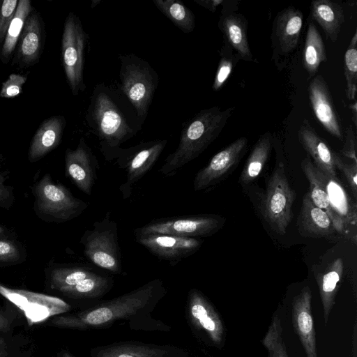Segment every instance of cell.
Segmentation results:
<instances>
[{"label": "cell", "mask_w": 357, "mask_h": 357, "mask_svg": "<svg viewBox=\"0 0 357 357\" xmlns=\"http://www.w3.org/2000/svg\"><path fill=\"white\" fill-rule=\"evenodd\" d=\"M166 293L162 280L157 278L82 311L57 316L52 322L65 328L91 330L108 328L118 321H126L134 330L169 331V326L151 316Z\"/></svg>", "instance_id": "1"}, {"label": "cell", "mask_w": 357, "mask_h": 357, "mask_svg": "<svg viewBox=\"0 0 357 357\" xmlns=\"http://www.w3.org/2000/svg\"><path fill=\"white\" fill-rule=\"evenodd\" d=\"M116 92L103 84L96 86L91 93L86 121L98 137L100 150L107 160L117 157L120 146L141 128L137 118L131 119Z\"/></svg>", "instance_id": "2"}, {"label": "cell", "mask_w": 357, "mask_h": 357, "mask_svg": "<svg viewBox=\"0 0 357 357\" xmlns=\"http://www.w3.org/2000/svg\"><path fill=\"white\" fill-rule=\"evenodd\" d=\"M234 110V107L222 110L213 106L190 119L183 127L177 148L166 158L160 173L171 176L197 158L219 136Z\"/></svg>", "instance_id": "3"}, {"label": "cell", "mask_w": 357, "mask_h": 357, "mask_svg": "<svg viewBox=\"0 0 357 357\" xmlns=\"http://www.w3.org/2000/svg\"><path fill=\"white\" fill-rule=\"evenodd\" d=\"M119 58L120 89L142 124L159 84V76L147 61L133 53L120 54Z\"/></svg>", "instance_id": "4"}, {"label": "cell", "mask_w": 357, "mask_h": 357, "mask_svg": "<svg viewBox=\"0 0 357 357\" xmlns=\"http://www.w3.org/2000/svg\"><path fill=\"white\" fill-rule=\"evenodd\" d=\"M34 211L47 222H64L80 215L89 204L73 196L63 184L55 183L45 174L32 187Z\"/></svg>", "instance_id": "5"}, {"label": "cell", "mask_w": 357, "mask_h": 357, "mask_svg": "<svg viewBox=\"0 0 357 357\" xmlns=\"http://www.w3.org/2000/svg\"><path fill=\"white\" fill-rule=\"evenodd\" d=\"M85 257L96 266L113 274H121L122 258L118 242L116 222L107 211L93 228L86 229L81 237Z\"/></svg>", "instance_id": "6"}, {"label": "cell", "mask_w": 357, "mask_h": 357, "mask_svg": "<svg viewBox=\"0 0 357 357\" xmlns=\"http://www.w3.org/2000/svg\"><path fill=\"white\" fill-rule=\"evenodd\" d=\"M89 36L78 16L70 12L65 20L61 38V61L72 93L77 96L86 89L84 68Z\"/></svg>", "instance_id": "7"}, {"label": "cell", "mask_w": 357, "mask_h": 357, "mask_svg": "<svg viewBox=\"0 0 357 357\" xmlns=\"http://www.w3.org/2000/svg\"><path fill=\"white\" fill-rule=\"evenodd\" d=\"M296 197L287 178L284 164L280 162L266 185L261 211L271 229L283 235L293 218L292 206Z\"/></svg>", "instance_id": "8"}, {"label": "cell", "mask_w": 357, "mask_h": 357, "mask_svg": "<svg viewBox=\"0 0 357 357\" xmlns=\"http://www.w3.org/2000/svg\"><path fill=\"white\" fill-rule=\"evenodd\" d=\"M225 220L215 215H181L155 219L134 230L135 236L166 234L185 238L209 236L218 231Z\"/></svg>", "instance_id": "9"}, {"label": "cell", "mask_w": 357, "mask_h": 357, "mask_svg": "<svg viewBox=\"0 0 357 357\" xmlns=\"http://www.w3.org/2000/svg\"><path fill=\"white\" fill-rule=\"evenodd\" d=\"M167 143V139L152 140L120 150L117 161L126 170V180L119 187L123 199L130 197L132 186L153 167Z\"/></svg>", "instance_id": "10"}, {"label": "cell", "mask_w": 357, "mask_h": 357, "mask_svg": "<svg viewBox=\"0 0 357 357\" xmlns=\"http://www.w3.org/2000/svg\"><path fill=\"white\" fill-rule=\"evenodd\" d=\"M0 294L24 312L30 326L70 310V305L59 298L10 289L1 284Z\"/></svg>", "instance_id": "11"}, {"label": "cell", "mask_w": 357, "mask_h": 357, "mask_svg": "<svg viewBox=\"0 0 357 357\" xmlns=\"http://www.w3.org/2000/svg\"><path fill=\"white\" fill-rule=\"evenodd\" d=\"M248 140L241 137L214 155L208 164L195 175V191L208 189L229 174L238 165L248 149Z\"/></svg>", "instance_id": "12"}, {"label": "cell", "mask_w": 357, "mask_h": 357, "mask_svg": "<svg viewBox=\"0 0 357 357\" xmlns=\"http://www.w3.org/2000/svg\"><path fill=\"white\" fill-rule=\"evenodd\" d=\"M186 314L193 328L202 332L215 345H220L225 331L223 322L211 303L199 290L189 291L187 299Z\"/></svg>", "instance_id": "13"}, {"label": "cell", "mask_w": 357, "mask_h": 357, "mask_svg": "<svg viewBox=\"0 0 357 357\" xmlns=\"http://www.w3.org/2000/svg\"><path fill=\"white\" fill-rule=\"evenodd\" d=\"M64 159L66 176L82 192L91 195L97 178L98 161L83 137L75 149L66 150Z\"/></svg>", "instance_id": "14"}, {"label": "cell", "mask_w": 357, "mask_h": 357, "mask_svg": "<svg viewBox=\"0 0 357 357\" xmlns=\"http://www.w3.org/2000/svg\"><path fill=\"white\" fill-rule=\"evenodd\" d=\"M136 241L158 258L175 265L197 252L202 241L166 234L135 236Z\"/></svg>", "instance_id": "15"}, {"label": "cell", "mask_w": 357, "mask_h": 357, "mask_svg": "<svg viewBox=\"0 0 357 357\" xmlns=\"http://www.w3.org/2000/svg\"><path fill=\"white\" fill-rule=\"evenodd\" d=\"M237 1H225L218 23L219 29L226 41L241 60L254 61L253 54L248 38V20L237 12Z\"/></svg>", "instance_id": "16"}, {"label": "cell", "mask_w": 357, "mask_h": 357, "mask_svg": "<svg viewBox=\"0 0 357 357\" xmlns=\"http://www.w3.org/2000/svg\"><path fill=\"white\" fill-rule=\"evenodd\" d=\"M303 22V13L292 6L278 13L271 33L274 56H287L296 49Z\"/></svg>", "instance_id": "17"}, {"label": "cell", "mask_w": 357, "mask_h": 357, "mask_svg": "<svg viewBox=\"0 0 357 357\" xmlns=\"http://www.w3.org/2000/svg\"><path fill=\"white\" fill-rule=\"evenodd\" d=\"M307 91L310 102L317 120L328 132L342 140V128L326 80L321 75L314 76L309 83Z\"/></svg>", "instance_id": "18"}, {"label": "cell", "mask_w": 357, "mask_h": 357, "mask_svg": "<svg viewBox=\"0 0 357 357\" xmlns=\"http://www.w3.org/2000/svg\"><path fill=\"white\" fill-rule=\"evenodd\" d=\"M91 357H188V352L173 345L119 342L92 348Z\"/></svg>", "instance_id": "19"}, {"label": "cell", "mask_w": 357, "mask_h": 357, "mask_svg": "<svg viewBox=\"0 0 357 357\" xmlns=\"http://www.w3.org/2000/svg\"><path fill=\"white\" fill-rule=\"evenodd\" d=\"M292 324L306 357H318L312 313V293L307 286L303 287L292 300Z\"/></svg>", "instance_id": "20"}, {"label": "cell", "mask_w": 357, "mask_h": 357, "mask_svg": "<svg viewBox=\"0 0 357 357\" xmlns=\"http://www.w3.org/2000/svg\"><path fill=\"white\" fill-rule=\"evenodd\" d=\"M300 144L313 160L315 167L326 177L337 179L334 164L335 153L316 132L309 121L304 119L298 130Z\"/></svg>", "instance_id": "21"}, {"label": "cell", "mask_w": 357, "mask_h": 357, "mask_svg": "<svg viewBox=\"0 0 357 357\" xmlns=\"http://www.w3.org/2000/svg\"><path fill=\"white\" fill-rule=\"evenodd\" d=\"M301 165L309 182L308 192L313 204L328 214L335 231L342 233L346 223L332 206L323 174L315 167L310 158H304Z\"/></svg>", "instance_id": "22"}, {"label": "cell", "mask_w": 357, "mask_h": 357, "mask_svg": "<svg viewBox=\"0 0 357 357\" xmlns=\"http://www.w3.org/2000/svg\"><path fill=\"white\" fill-rule=\"evenodd\" d=\"M61 115L52 116L42 122L33 135L28 151V160L35 162L56 149L61 142L66 126Z\"/></svg>", "instance_id": "23"}, {"label": "cell", "mask_w": 357, "mask_h": 357, "mask_svg": "<svg viewBox=\"0 0 357 357\" xmlns=\"http://www.w3.org/2000/svg\"><path fill=\"white\" fill-rule=\"evenodd\" d=\"M297 226L300 234L305 237H326L336 231L328 214L313 204L309 192L303 197Z\"/></svg>", "instance_id": "24"}, {"label": "cell", "mask_w": 357, "mask_h": 357, "mask_svg": "<svg viewBox=\"0 0 357 357\" xmlns=\"http://www.w3.org/2000/svg\"><path fill=\"white\" fill-rule=\"evenodd\" d=\"M43 29L38 13L29 15L19 38L17 62L22 66L33 64L42 50Z\"/></svg>", "instance_id": "25"}, {"label": "cell", "mask_w": 357, "mask_h": 357, "mask_svg": "<svg viewBox=\"0 0 357 357\" xmlns=\"http://www.w3.org/2000/svg\"><path fill=\"white\" fill-rule=\"evenodd\" d=\"M310 8L312 19L321 26L326 38L336 41L344 22L342 6L330 0H314Z\"/></svg>", "instance_id": "26"}, {"label": "cell", "mask_w": 357, "mask_h": 357, "mask_svg": "<svg viewBox=\"0 0 357 357\" xmlns=\"http://www.w3.org/2000/svg\"><path fill=\"white\" fill-rule=\"evenodd\" d=\"M344 264L341 258L333 261L322 273L316 276L326 325L343 276Z\"/></svg>", "instance_id": "27"}, {"label": "cell", "mask_w": 357, "mask_h": 357, "mask_svg": "<svg viewBox=\"0 0 357 357\" xmlns=\"http://www.w3.org/2000/svg\"><path fill=\"white\" fill-rule=\"evenodd\" d=\"M272 142L270 132H266L258 139L240 175V183L249 184L259 176L269 158Z\"/></svg>", "instance_id": "28"}, {"label": "cell", "mask_w": 357, "mask_h": 357, "mask_svg": "<svg viewBox=\"0 0 357 357\" xmlns=\"http://www.w3.org/2000/svg\"><path fill=\"white\" fill-rule=\"evenodd\" d=\"M327 60L323 39L312 22L308 24L303 54V64L310 79L313 78L322 62Z\"/></svg>", "instance_id": "29"}, {"label": "cell", "mask_w": 357, "mask_h": 357, "mask_svg": "<svg viewBox=\"0 0 357 357\" xmlns=\"http://www.w3.org/2000/svg\"><path fill=\"white\" fill-rule=\"evenodd\" d=\"M112 278L95 272L73 287L62 291L73 298H96L107 294L113 287Z\"/></svg>", "instance_id": "30"}, {"label": "cell", "mask_w": 357, "mask_h": 357, "mask_svg": "<svg viewBox=\"0 0 357 357\" xmlns=\"http://www.w3.org/2000/svg\"><path fill=\"white\" fill-rule=\"evenodd\" d=\"M157 8L185 33L193 31L195 17L190 9L177 0H153Z\"/></svg>", "instance_id": "31"}, {"label": "cell", "mask_w": 357, "mask_h": 357, "mask_svg": "<svg viewBox=\"0 0 357 357\" xmlns=\"http://www.w3.org/2000/svg\"><path fill=\"white\" fill-rule=\"evenodd\" d=\"M31 1L20 0L15 14L6 31L1 49V56L6 62L15 50L24 23L31 12Z\"/></svg>", "instance_id": "32"}, {"label": "cell", "mask_w": 357, "mask_h": 357, "mask_svg": "<svg viewBox=\"0 0 357 357\" xmlns=\"http://www.w3.org/2000/svg\"><path fill=\"white\" fill-rule=\"evenodd\" d=\"M95 273L83 266H58L50 273V283L52 289L60 292L74 287Z\"/></svg>", "instance_id": "33"}, {"label": "cell", "mask_w": 357, "mask_h": 357, "mask_svg": "<svg viewBox=\"0 0 357 357\" xmlns=\"http://www.w3.org/2000/svg\"><path fill=\"white\" fill-rule=\"evenodd\" d=\"M344 70L346 80V96L349 100H355L357 90V31L354 32L344 56Z\"/></svg>", "instance_id": "34"}, {"label": "cell", "mask_w": 357, "mask_h": 357, "mask_svg": "<svg viewBox=\"0 0 357 357\" xmlns=\"http://www.w3.org/2000/svg\"><path fill=\"white\" fill-rule=\"evenodd\" d=\"M239 60L241 59L231 47L223 40L220 51V60L213 82V91H218L221 89Z\"/></svg>", "instance_id": "35"}, {"label": "cell", "mask_w": 357, "mask_h": 357, "mask_svg": "<svg viewBox=\"0 0 357 357\" xmlns=\"http://www.w3.org/2000/svg\"><path fill=\"white\" fill-rule=\"evenodd\" d=\"M262 343L267 349L269 357H288L282 338L281 320L278 316L273 317Z\"/></svg>", "instance_id": "36"}, {"label": "cell", "mask_w": 357, "mask_h": 357, "mask_svg": "<svg viewBox=\"0 0 357 357\" xmlns=\"http://www.w3.org/2000/svg\"><path fill=\"white\" fill-rule=\"evenodd\" d=\"M22 245L13 238L0 239V266L22 263L25 259Z\"/></svg>", "instance_id": "37"}, {"label": "cell", "mask_w": 357, "mask_h": 357, "mask_svg": "<svg viewBox=\"0 0 357 357\" xmlns=\"http://www.w3.org/2000/svg\"><path fill=\"white\" fill-rule=\"evenodd\" d=\"M26 75L12 73L7 80L2 83L0 97L3 98H13L22 93V88L26 83Z\"/></svg>", "instance_id": "38"}, {"label": "cell", "mask_w": 357, "mask_h": 357, "mask_svg": "<svg viewBox=\"0 0 357 357\" xmlns=\"http://www.w3.org/2000/svg\"><path fill=\"white\" fill-rule=\"evenodd\" d=\"M334 164L344 175L355 199H357V163L344 162L340 155L335 153Z\"/></svg>", "instance_id": "39"}, {"label": "cell", "mask_w": 357, "mask_h": 357, "mask_svg": "<svg viewBox=\"0 0 357 357\" xmlns=\"http://www.w3.org/2000/svg\"><path fill=\"white\" fill-rule=\"evenodd\" d=\"M18 0H5L0 6V44L3 43L6 31L15 14Z\"/></svg>", "instance_id": "40"}, {"label": "cell", "mask_w": 357, "mask_h": 357, "mask_svg": "<svg viewBox=\"0 0 357 357\" xmlns=\"http://www.w3.org/2000/svg\"><path fill=\"white\" fill-rule=\"evenodd\" d=\"M7 173L0 171V208L8 210L14 204L15 196L13 188L6 184Z\"/></svg>", "instance_id": "41"}, {"label": "cell", "mask_w": 357, "mask_h": 357, "mask_svg": "<svg viewBox=\"0 0 357 357\" xmlns=\"http://www.w3.org/2000/svg\"><path fill=\"white\" fill-rule=\"evenodd\" d=\"M356 144V137L353 126L350 124L347 128L344 142L340 150V153L342 155L351 160L354 163H357Z\"/></svg>", "instance_id": "42"}, {"label": "cell", "mask_w": 357, "mask_h": 357, "mask_svg": "<svg viewBox=\"0 0 357 357\" xmlns=\"http://www.w3.org/2000/svg\"><path fill=\"white\" fill-rule=\"evenodd\" d=\"M194 1L210 12L214 13L219 6L223 4L225 0H194Z\"/></svg>", "instance_id": "43"}, {"label": "cell", "mask_w": 357, "mask_h": 357, "mask_svg": "<svg viewBox=\"0 0 357 357\" xmlns=\"http://www.w3.org/2000/svg\"><path fill=\"white\" fill-rule=\"evenodd\" d=\"M13 232L0 224V239L13 238Z\"/></svg>", "instance_id": "44"}, {"label": "cell", "mask_w": 357, "mask_h": 357, "mask_svg": "<svg viewBox=\"0 0 357 357\" xmlns=\"http://www.w3.org/2000/svg\"><path fill=\"white\" fill-rule=\"evenodd\" d=\"M357 324L356 321H355L354 326V331H353V337H352V349H351V354L352 357H356V328Z\"/></svg>", "instance_id": "45"}, {"label": "cell", "mask_w": 357, "mask_h": 357, "mask_svg": "<svg viewBox=\"0 0 357 357\" xmlns=\"http://www.w3.org/2000/svg\"><path fill=\"white\" fill-rule=\"evenodd\" d=\"M9 328V322L7 318L0 312V331L6 332Z\"/></svg>", "instance_id": "46"}, {"label": "cell", "mask_w": 357, "mask_h": 357, "mask_svg": "<svg viewBox=\"0 0 357 357\" xmlns=\"http://www.w3.org/2000/svg\"><path fill=\"white\" fill-rule=\"evenodd\" d=\"M349 108L351 110L352 121L355 127H357V104L356 100H354V102L349 105Z\"/></svg>", "instance_id": "47"}, {"label": "cell", "mask_w": 357, "mask_h": 357, "mask_svg": "<svg viewBox=\"0 0 357 357\" xmlns=\"http://www.w3.org/2000/svg\"><path fill=\"white\" fill-rule=\"evenodd\" d=\"M6 345L4 340L0 338V357H5Z\"/></svg>", "instance_id": "48"}, {"label": "cell", "mask_w": 357, "mask_h": 357, "mask_svg": "<svg viewBox=\"0 0 357 357\" xmlns=\"http://www.w3.org/2000/svg\"><path fill=\"white\" fill-rule=\"evenodd\" d=\"M60 357H75L73 354H71L68 351H63Z\"/></svg>", "instance_id": "49"}, {"label": "cell", "mask_w": 357, "mask_h": 357, "mask_svg": "<svg viewBox=\"0 0 357 357\" xmlns=\"http://www.w3.org/2000/svg\"><path fill=\"white\" fill-rule=\"evenodd\" d=\"M1 165H0V168H1Z\"/></svg>", "instance_id": "50"}]
</instances>
